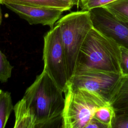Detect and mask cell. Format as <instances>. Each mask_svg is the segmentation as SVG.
I'll use <instances>...</instances> for the list:
<instances>
[{"label": "cell", "instance_id": "6da1fadb", "mask_svg": "<svg viewBox=\"0 0 128 128\" xmlns=\"http://www.w3.org/2000/svg\"><path fill=\"white\" fill-rule=\"evenodd\" d=\"M62 92L43 70L26 90L23 98L37 118V128L54 126L62 120L64 106Z\"/></svg>", "mask_w": 128, "mask_h": 128}, {"label": "cell", "instance_id": "7a4b0ae2", "mask_svg": "<svg viewBox=\"0 0 128 128\" xmlns=\"http://www.w3.org/2000/svg\"><path fill=\"white\" fill-rule=\"evenodd\" d=\"M120 59V44L93 27L82 46L74 74L95 70L122 74Z\"/></svg>", "mask_w": 128, "mask_h": 128}, {"label": "cell", "instance_id": "3957f363", "mask_svg": "<svg viewBox=\"0 0 128 128\" xmlns=\"http://www.w3.org/2000/svg\"><path fill=\"white\" fill-rule=\"evenodd\" d=\"M55 24L60 30L69 80L74 74L82 46L93 24L90 12L82 10L64 16Z\"/></svg>", "mask_w": 128, "mask_h": 128}, {"label": "cell", "instance_id": "277c9868", "mask_svg": "<svg viewBox=\"0 0 128 128\" xmlns=\"http://www.w3.org/2000/svg\"><path fill=\"white\" fill-rule=\"evenodd\" d=\"M64 93L62 117L64 128H86L95 110L109 102L98 94L82 88L68 86Z\"/></svg>", "mask_w": 128, "mask_h": 128}, {"label": "cell", "instance_id": "5b68a950", "mask_svg": "<svg viewBox=\"0 0 128 128\" xmlns=\"http://www.w3.org/2000/svg\"><path fill=\"white\" fill-rule=\"evenodd\" d=\"M43 60L44 70L64 92L68 82L67 67L60 28L56 24L44 36Z\"/></svg>", "mask_w": 128, "mask_h": 128}, {"label": "cell", "instance_id": "8992f818", "mask_svg": "<svg viewBox=\"0 0 128 128\" xmlns=\"http://www.w3.org/2000/svg\"><path fill=\"white\" fill-rule=\"evenodd\" d=\"M122 76L118 73L86 70L76 72L69 80L68 86L94 92L109 102Z\"/></svg>", "mask_w": 128, "mask_h": 128}, {"label": "cell", "instance_id": "52a82bcc", "mask_svg": "<svg viewBox=\"0 0 128 128\" xmlns=\"http://www.w3.org/2000/svg\"><path fill=\"white\" fill-rule=\"evenodd\" d=\"M88 11L94 28L128 48V24L118 20L104 6Z\"/></svg>", "mask_w": 128, "mask_h": 128}, {"label": "cell", "instance_id": "ba28073f", "mask_svg": "<svg viewBox=\"0 0 128 128\" xmlns=\"http://www.w3.org/2000/svg\"><path fill=\"white\" fill-rule=\"evenodd\" d=\"M7 8L26 20L30 24H41L52 28L60 18L63 10L52 8L7 3Z\"/></svg>", "mask_w": 128, "mask_h": 128}, {"label": "cell", "instance_id": "9c48e42d", "mask_svg": "<svg viewBox=\"0 0 128 128\" xmlns=\"http://www.w3.org/2000/svg\"><path fill=\"white\" fill-rule=\"evenodd\" d=\"M109 103L116 114H128V75L122 76L112 92Z\"/></svg>", "mask_w": 128, "mask_h": 128}, {"label": "cell", "instance_id": "30bf717a", "mask_svg": "<svg viewBox=\"0 0 128 128\" xmlns=\"http://www.w3.org/2000/svg\"><path fill=\"white\" fill-rule=\"evenodd\" d=\"M15 114L14 128H36L37 118L34 111L22 98L14 106Z\"/></svg>", "mask_w": 128, "mask_h": 128}, {"label": "cell", "instance_id": "8fae6325", "mask_svg": "<svg viewBox=\"0 0 128 128\" xmlns=\"http://www.w3.org/2000/svg\"><path fill=\"white\" fill-rule=\"evenodd\" d=\"M7 3L52 8L64 12L70 10L73 6L61 0H0V4L4 5Z\"/></svg>", "mask_w": 128, "mask_h": 128}, {"label": "cell", "instance_id": "7c38bea8", "mask_svg": "<svg viewBox=\"0 0 128 128\" xmlns=\"http://www.w3.org/2000/svg\"><path fill=\"white\" fill-rule=\"evenodd\" d=\"M104 6L118 20L128 24V0H116Z\"/></svg>", "mask_w": 128, "mask_h": 128}, {"label": "cell", "instance_id": "4fadbf2b", "mask_svg": "<svg viewBox=\"0 0 128 128\" xmlns=\"http://www.w3.org/2000/svg\"><path fill=\"white\" fill-rule=\"evenodd\" d=\"M13 110L10 94L8 92H2L0 94V128H5Z\"/></svg>", "mask_w": 128, "mask_h": 128}, {"label": "cell", "instance_id": "5bb4252c", "mask_svg": "<svg viewBox=\"0 0 128 128\" xmlns=\"http://www.w3.org/2000/svg\"><path fill=\"white\" fill-rule=\"evenodd\" d=\"M115 115L114 110L108 102L98 107L95 110L93 118L103 124L106 128H112Z\"/></svg>", "mask_w": 128, "mask_h": 128}, {"label": "cell", "instance_id": "9a60e30c", "mask_svg": "<svg viewBox=\"0 0 128 128\" xmlns=\"http://www.w3.org/2000/svg\"><path fill=\"white\" fill-rule=\"evenodd\" d=\"M12 68L6 56L0 50V81L2 82H7L10 77Z\"/></svg>", "mask_w": 128, "mask_h": 128}, {"label": "cell", "instance_id": "2e32d148", "mask_svg": "<svg viewBox=\"0 0 128 128\" xmlns=\"http://www.w3.org/2000/svg\"><path fill=\"white\" fill-rule=\"evenodd\" d=\"M116 0H80L78 6L82 10H90L92 8L104 6Z\"/></svg>", "mask_w": 128, "mask_h": 128}, {"label": "cell", "instance_id": "e0dca14e", "mask_svg": "<svg viewBox=\"0 0 128 128\" xmlns=\"http://www.w3.org/2000/svg\"><path fill=\"white\" fill-rule=\"evenodd\" d=\"M120 52L122 74V76L128 75V48L120 46Z\"/></svg>", "mask_w": 128, "mask_h": 128}, {"label": "cell", "instance_id": "ac0fdd59", "mask_svg": "<svg viewBox=\"0 0 128 128\" xmlns=\"http://www.w3.org/2000/svg\"><path fill=\"white\" fill-rule=\"evenodd\" d=\"M112 128H128V114H116Z\"/></svg>", "mask_w": 128, "mask_h": 128}, {"label": "cell", "instance_id": "d6986e66", "mask_svg": "<svg viewBox=\"0 0 128 128\" xmlns=\"http://www.w3.org/2000/svg\"><path fill=\"white\" fill-rule=\"evenodd\" d=\"M106 128V127L96 119L92 118L86 128Z\"/></svg>", "mask_w": 128, "mask_h": 128}, {"label": "cell", "instance_id": "ffe728a7", "mask_svg": "<svg viewBox=\"0 0 128 128\" xmlns=\"http://www.w3.org/2000/svg\"><path fill=\"white\" fill-rule=\"evenodd\" d=\"M61 0L70 4L72 6H74V5H76L78 6L80 0Z\"/></svg>", "mask_w": 128, "mask_h": 128}, {"label": "cell", "instance_id": "44dd1931", "mask_svg": "<svg viewBox=\"0 0 128 128\" xmlns=\"http://www.w3.org/2000/svg\"><path fill=\"white\" fill-rule=\"evenodd\" d=\"M2 22V12L0 6V25L1 24Z\"/></svg>", "mask_w": 128, "mask_h": 128}, {"label": "cell", "instance_id": "7402d4cb", "mask_svg": "<svg viewBox=\"0 0 128 128\" xmlns=\"http://www.w3.org/2000/svg\"><path fill=\"white\" fill-rule=\"evenodd\" d=\"M2 92V90L0 89V93H1Z\"/></svg>", "mask_w": 128, "mask_h": 128}]
</instances>
